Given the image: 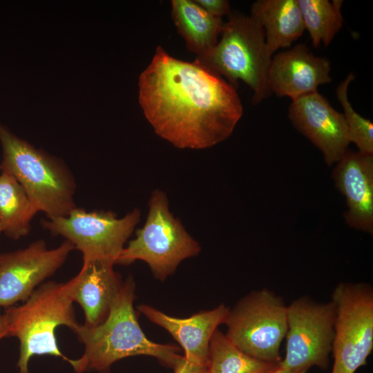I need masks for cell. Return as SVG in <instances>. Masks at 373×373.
<instances>
[{"label":"cell","instance_id":"ffe728a7","mask_svg":"<svg viewBox=\"0 0 373 373\" xmlns=\"http://www.w3.org/2000/svg\"><path fill=\"white\" fill-rule=\"evenodd\" d=\"M279 364L246 354L218 329L211 338L207 363L209 373H271Z\"/></svg>","mask_w":373,"mask_h":373},{"label":"cell","instance_id":"5b68a950","mask_svg":"<svg viewBox=\"0 0 373 373\" xmlns=\"http://www.w3.org/2000/svg\"><path fill=\"white\" fill-rule=\"evenodd\" d=\"M221 37L194 62L224 77L233 87L244 82L253 91L251 102L260 104L271 94L268 74L271 56L262 27L250 16L231 11L224 23Z\"/></svg>","mask_w":373,"mask_h":373},{"label":"cell","instance_id":"603a6c76","mask_svg":"<svg viewBox=\"0 0 373 373\" xmlns=\"http://www.w3.org/2000/svg\"><path fill=\"white\" fill-rule=\"evenodd\" d=\"M195 2L209 14L217 17H228L232 11L227 0H195Z\"/></svg>","mask_w":373,"mask_h":373},{"label":"cell","instance_id":"9c48e42d","mask_svg":"<svg viewBox=\"0 0 373 373\" xmlns=\"http://www.w3.org/2000/svg\"><path fill=\"white\" fill-rule=\"evenodd\" d=\"M140 221L135 209L122 218L111 211L88 212L76 207L66 216L43 220L41 224L53 236H61L80 251L83 262H115L124 244Z\"/></svg>","mask_w":373,"mask_h":373},{"label":"cell","instance_id":"d6986e66","mask_svg":"<svg viewBox=\"0 0 373 373\" xmlns=\"http://www.w3.org/2000/svg\"><path fill=\"white\" fill-rule=\"evenodd\" d=\"M38 211L21 185L8 173L0 174V224L2 232L12 240L28 234Z\"/></svg>","mask_w":373,"mask_h":373},{"label":"cell","instance_id":"4316f807","mask_svg":"<svg viewBox=\"0 0 373 373\" xmlns=\"http://www.w3.org/2000/svg\"><path fill=\"white\" fill-rule=\"evenodd\" d=\"M2 232V229H1V224H0V233Z\"/></svg>","mask_w":373,"mask_h":373},{"label":"cell","instance_id":"ac0fdd59","mask_svg":"<svg viewBox=\"0 0 373 373\" xmlns=\"http://www.w3.org/2000/svg\"><path fill=\"white\" fill-rule=\"evenodd\" d=\"M171 4L173 21L189 51L201 56L216 46L224 23L221 17L209 14L195 1L172 0Z\"/></svg>","mask_w":373,"mask_h":373},{"label":"cell","instance_id":"ba28073f","mask_svg":"<svg viewBox=\"0 0 373 373\" xmlns=\"http://www.w3.org/2000/svg\"><path fill=\"white\" fill-rule=\"evenodd\" d=\"M330 300L335 312L331 373H355L373 349V289L364 283L341 282Z\"/></svg>","mask_w":373,"mask_h":373},{"label":"cell","instance_id":"83f0119b","mask_svg":"<svg viewBox=\"0 0 373 373\" xmlns=\"http://www.w3.org/2000/svg\"><path fill=\"white\" fill-rule=\"evenodd\" d=\"M0 169H1V166H0Z\"/></svg>","mask_w":373,"mask_h":373},{"label":"cell","instance_id":"e0dca14e","mask_svg":"<svg viewBox=\"0 0 373 373\" xmlns=\"http://www.w3.org/2000/svg\"><path fill=\"white\" fill-rule=\"evenodd\" d=\"M250 17L262 27L271 55L289 48L305 30L297 0H258Z\"/></svg>","mask_w":373,"mask_h":373},{"label":"cell","instance_id":"7a4b0ae2","mask_svg":"<svg viewBox=\"0 0 373 373\" xmlns=\"http://www.w3.org/2000/svg\"><path fill=\"white\" fill-rule=\"evenodd\" d=\"M135 285L129 276L123 282L106 320L98 325H80L75 331L84 352L77 359L67 361L77 373L104 372L122 358L144 355L173 368L183 356L180 349L148 339L137 321L133 307Z\"/></svg>","mask_w":373,"mask_h":373},{"label":"cell","instance_id":"6da1fadb","mask_svg":"<svg viewBox=\"0 0 373 373\" xmlns=\"http://www.w3.org/2000/svg\"><path fill=\"white\" fill-rule=\"evenodd\" d=\"M138 86L140 105L153 131L179 149H204L227 140L243 113L235 87L160 46Z\"/></svg>","mask_w":373,"mask_h":373},{"label":"cell","instance_id":"d4e9b609","mask_svg":"<svg viewBox=\"0 0 373 373\" xmlns=\"http://www.w3.org/2000/svg\"><path fill=\"white\" fill-rule=\"evenodd\" d=\"M7 336V322L5 314L0 309V341Z\"/></svg>","mask_w":373,"mask_h":373},{"label":"cell","instance_id":"2e32d148","mask_svg":"<svg viewBox=\"0 0 373 373\" xmlns=\"http://www.w3.org/2000/svg\"><path fill=\"white\" fill-rule=\"evenodd\" d=\"M152 323L166 329L180 345L189 361L207 367L211 338L218 326L225 324L229 308L224 304L189 318H180L147 305L137 307Z\"/></svg>","mask_w":373,"mask_h":373},{"label":"cell","instance_id":"3957f363","mask_svg":"<svg viewBox=\"0 0 373 373\" xmlns=\"http://www.w3.org/2000/svg\"><path fill=\"white\" fill-rule=\"evenodd\" d=\"M1 170L21 185L48 219L66 216L77 206L75 178L64 161L18 137L0 122Z\"/></svg>","mask_w":373,"mask_h":373},{"label":"cell","instance_id":"277c9868","mask_svg":"<svg viewBox=\"0 0 373 373\" xmlns=\"http://www.w3.org/2000/svg\"><path fill=\"white\" fill-rule=\"evenodd\" d=\"M3 314L6 337H15L19 342V373H30L28 364L34 356L50 355L68 361L59 350L55 330L66 326L75 332L79 323L64 283H42L26 301L5 309Z\"/></svg>","mask_w":373,"mask_h":373},{"label":"cell","instance_id":"52a82bcc","mask_svg":"<svg viewBox=\"0 0 373 373\" xmlns=\"http://www.w3.org/2000/svg\"><path fill=\"white\" fill-rule=\"evenodd\" d=\"M287 307L280 296L268 289L253 291L229 309L225 334L246 354L279 364L287 329Z\"/></svg>","mask_w":373,"mask_h":373},{"label":"cell","instance_id":"cb8c5ba5","mask_svg":"<svg viewBox=\"0 0 373 373\" xmlns=\"http://www.w3.org/2000/svg\"><path fill=\"white\" fill-rule=\"evenodd\" d=\"M173 369L174 373H209L207 366L191 363L184 356Z\"/></svg>","mask_w":373,"mask_h":373},{"label":"cell","instance_id":"7c38bea8","mask_svg":"<svg viewBox=\"0 0 373 373\" xmlns=\"http://www.w3.org/2000/svg\"><path fill=\"white\" fill-rule=\"evenodd\" d=\"M292 125L323 153L325 163L338 162L351 143L343 113L318 91L292 100L288 108Z\"/></svg>","mask_w":373,"mask_h":373},{"label":"cell","instance_id":"9a60e30c","mask_svg":"<svg viewBox=\"0 0 373 373\" xmlns=\"http://www.w3.org/2000/svg\"><path fill=\"white\" fill-rule=\"evenodd\" d=\"M114 263L105 260L83 262L79 273L64 283L69 297L84 314V325L94 327L108 317L123 281L114 270Z\"/></svg>","mask_w":373,"mask_h":373},{"label":"cell","instance_id":"30bf717a","mask_svg":"<svg viewBox=\"0 0 373 373\" xmlns=\"http://www.w3.org/2000/svg\"><path fill=\"white\" fill-rule=\"evenodd\" d=\"M334 307L303 296L287 307L285 354L280 366L292 372L317 367L325 370L332 352Z\"/></svg>","mask_w":373,"mask_h":373},{"label":"cell","instance_id":"484cf974","mask_svg":"<svg viewBox=\"0 0 373 373\" xmlns=\"http://www.w3.org/2000/svg\"><path fill=\"white\" fill-rule=\"evenodd\" d=\"M271 373H307V372H292V371H289V370H287L286 369L283 368L279 365V367L276 370H275L274 371L271 372Z\"/></svg>","mask_w":373,"mask_h":373},{"label":"cell","instance_id":"44dd1931","mask_svg":"<svg viewBox=\"0 0 373 373\" xmlns=\"http://www.w3.org/2000/svg\"><path fill=\"white\" fill-rule=\"evenodd\" d=\"M312 45L327 47L343 26L342 0H297Z\"/></svg>","mask_w":373,"mask_h":373},{"label":"cell","instance_id":"8fae6325","mask_svg":"<svg viewBox=\"0 0 373 373\" xmlns=\"http://www.w3.org/2000/svg\"><path fill=\"white\" fill-rule=\"evenodd\" d=\"M74 249L66 240L54 249L38 240L26 248L1 253L0 309L26 301L63 265Z\"/></svg>","mask_w":373,"mask_h":373},{"label":"cell","instance_id":"8992f818","mask_svg":"<svg viewBox=\"0 0 373 373\" xmlns=\"http://www.w3.org/2000/svg\"><path fill=\"white\" fill-rule=\"evenodd\" d=\"M148 205L144 225L124 247L115 264L128 265L136 260L144 261L153 276L163 281L182 261L198 255L201 247L171 212L164 191H153Z\"/></svg>","mask_w":373,"mask_h":373},{"label":"cell","instance_id":"7402d4cb","mask_svg":"<svg viewBox=\"0 0 373 373\" xmlns=\"http://www.w3.org/2000/svg\"><path fill=\"white\" fill-rule=\"evenodd\" d=\"M355 79V75L349 73L336 90V98L343 109L350 142L356 144L360 152L373 155V124L356 112L348 99V88Z\"/></svg>","mask_w":373,"mask_h":373},{"label":"cell","instance_id":"4fadbf2b","mask_svg":"<svg viewBox=\"0 0 373 373\" xmlns=\"http://www.w3.org/2000/svg\"><path fill=\"white\" fill-rule=\"evenodd\" d=\"M330 72L328 59L316 56L305 44H299L271 59L268 86L271 93L292 101L330 83Z\"/></svg>","mask_w":373,"mask_h":373},{"label":"cell","instance_id":"5bb4252c","mask_svg":"<svg viewBox=\"0 0 373 373\" xmlns=\"http://www.w3.org/2000/svg\"><path fill=\"white\" fill-rule=\"evenodd\" d=\"M332 178L346 198L347 225L372 235L373 155L347 150L336 162Z\"/></svg>","mask_w":373,"mask_h":373}]
</instances>
